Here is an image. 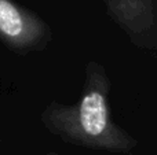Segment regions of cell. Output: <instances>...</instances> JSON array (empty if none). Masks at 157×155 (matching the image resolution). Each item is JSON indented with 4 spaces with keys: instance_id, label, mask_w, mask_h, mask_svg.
Here are the masks:
<instances>
[{
    "instance_id": "cell-1",
    "label": "cell",
    "mask_w": 157,
    "mask_h": 155,
    "mask_svg": "<svg viewBox=\"0 0 157 155\" xmlns=\"http://www.w3.org/2000/svg\"><path fill=\"white\" fill-rule=\"evenodd\" d=\"M110 91L112 81L105 66L98 60H88L78 99L72 104L50 102L40 114L41 125L75 147L131 154L138 147V140L113 120Z\"/></svg>"
},
{
    "instance_id": "cell-2",
    "label": "cell",
    "mask_w": 157,
    "mask_h": 155,
    "mask_svg": "<svg viewBox=\"0 0 157 155\" xmlns=\"http://www.w3.org/2000/svg\"><path fill=\"white\" fill-rule=\"evenodd\" d=\"M54 33L36 11L17 0H0V44L18 56L43 52Z\"/></svg>"
},
{
    "instance_id": "cell-3",
    "label": "cell",
    "mask_w": 157,
    "mask_h": 155,
    "mask_svg": "<svg viewBox=\"0 0 157 155\" xmlns=\"http://www.w3.org/2000/svg\"><path fill=\"white\" fill-rule=\"evenodd\" d=\"M109 18L134 47L157 54V0H102Z\"/></svg>"
}]
</instances>
